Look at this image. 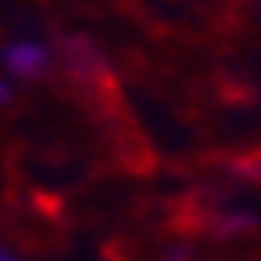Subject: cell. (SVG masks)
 I'll list each match as a JSON object with an SVG mask.
<instances>
[{
    "instance_id": "6da1fadb",
    "label": "cell",
    "mask_w": 261,
    "mask_h": 261,
    "mask_svg": "<svg viewBox=\"0 0 261 261\" xmlns=\"http://www.w3.org/2000/svg\"><path fill=\"white\" fill-rule=\"evenodd\" d=\"M9 67L21 71V75L38 71V67H42V50H38V46H13V50H9Z\"/></svg>"
},
{
    "instance_id": "7a4b0ae2",
    "label": "cell",
    "mask_w": 261,
    "mask_h": 261,
    "mask_svg": "<svg viewBox=\"0 0 261 261\" xmlns=\"http://www.w3.org/2000/svg\"><path fill=\"white\" fill-rule=\"evenodd\" d=\"M0 261H13V257H9V253H5V249H0Z\"/></svg>"
}]
</instances>
